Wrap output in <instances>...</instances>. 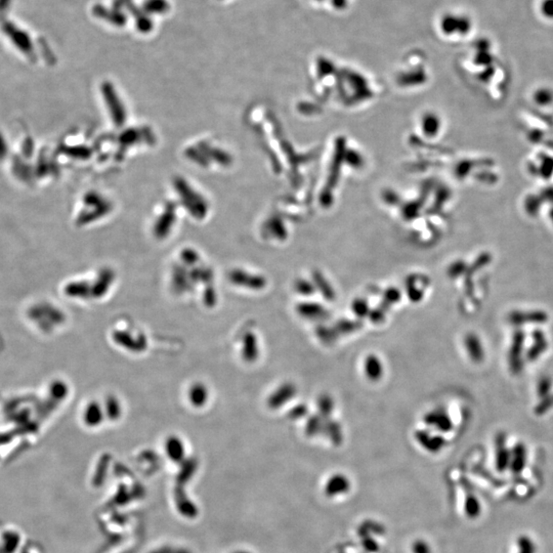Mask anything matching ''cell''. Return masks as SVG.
<instances>
[{
	"label": "cell",
	"instance_id": "obj_1",
	"mask_svg": "<svg viewBox=\"0 0 553 553\" xmlns=\"http://www.w3.org/2000/svg\"><path fill=\"white\" fill-rule=\"evenodd\" d=\"M1 29L19 50H22L28 56L32 54V43L29 36L24 31L6 19L2 20Z\"/></svg>",
	"mask_w": 553,
	"mask_h": 553
},
{
	"label": "cell",
	"instance_id": "obj_2",
	"mask_svg": "<svg viewBox=\"0 0 553 553\" xmlns=\"http://www.w3.org/2000/svg\"><path fill=\"white\" fill-rule=\"evenodd\" d=\"M525 450L522 444L516 445L513 451V455L510 458V467L514 473H519L522 471L525 465Z\"/></svg>",
	"mask_w": 553,
	"mask_h": 553
},
{
	"label": "cell",
	"instance_id": "obj_3",
	"mask_svg": "<svg viewBox=\"0 0 553 553\" xmlns=\"http://www.w3.org/2000/svg\"><path fill=\"white\" fill-rule=\"evenodd\" d=\"M189 400L195 406L203 405L207 399V389L202 384H196L189 389Z\"/></svg>",
	"mask_w": 553,
	"mask_h": 553
},
{
	"label": "cell",
	"instance_id": "obj_4",
	"mask_svg": "<svg viewBox=\"0 0 553 553\" xmlns=\"http://www.w3.org/2000/svg\"><path fill=\"white\" fill-rule=\"evenodd\" d=\"M496 457H497L496 466H497L498 470L502 472L503 470H505L510 465V458H511L508 450L505 448V445L503 443L501 445H499Z\"/></svg>",
	"mask_w": 553,
	"mask_h": 553
},
{
	"label": "cell",
	"instance_id": "obj_5",
	"mask_svg": "<svg viewBox=\"0 0 553 553\" xmlns=\"http://www.w3.org/2000/svg\"><path fill=\"white\" fill-rule=\"evenodd\" d=\"M517 553H535V544L527 536H520L517 539Z\"/></svg>",
	"mask_w": 553,
	"mask_h": 553
},
{
	"label": "cell",
	"instance_id": "obj_6",
	"mask_svg": "<svg viewBox=\"0 0 553 553\" xmlns=\"http://www.w3.org/2000/svg\"><path fill=\"white\" fill-rule=\"evenodd\" d=\"M101 411H100V408H99V405L94 402L92 405H90V407L87 409V415L86 416V421L91 423L92 425H96L100 422V419H101Z\"/></svg>",
	"mask_w": 553,
	"mask_h": 553
},
{
	"label": "cell",
	"instance_id": "obj_7",
	"mask_svg": "<svg viewBox=\"0 0 553 553\" xmlns=\"http://www.w3.org/2000/svg\"><path fill=\"white\" fill-rule=\"evenodd\" d=\"M465 508H466V513L469 517H476L480 512V504L478 500L473 496L467 499Z\"/></svg>",
	"mask_w": 553,
	"mask_h": 553
},
{
	"label": "cell",
	"instance_id": "obj_8",
	"mask_svg": "<svg viewBox=\"0 0 553 553\" xmlns=\"http://www.w3.org/2000/svg\"><path fill=\"white\" fill-rule=\"evenodd\" d=\"M540 10L545 17L553 18V0H542Z\"/></svg>",
	"mask_w": 553,
	"mask_h": 553
},
{
	"label": "cell",
	"instance_id": "obj_9",
	"mask_svg": "<svg viewBox=\"0 0 553 553\" xmlns=\"http://www.w3.org/2000/svg\"><path fill=\"white\" fill-rule=\"evenodd\" d=\"M11 0H0V14L4 13L9 7Z\"/></svg>",
	"mask_w": 553,
	"mask_h": 553
}]
</instances>
